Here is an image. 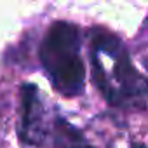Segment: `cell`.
I'll return each mask as SVG.
<instances>
[{
    "label": "cell",
    "instance_id": "6da1fadb",
    "mask_svg": "<svg viewBox=\"0 0 148 148\" xmlns=\"http://www.w3.org/2000/svg\"><path fill=\"white\" fill-rule=\"evenodd\" d=\"M92 79L105 99L120 108H146V80L131 63L125 45L112 32L91 30Z\"/></svg>",
    "mask_w": 148,
    "mask_h": 148
},
{
    "label": "cell",
    "instance_id": "7a4b0ae2",
    "mask_svg": "<svg viewBox=\"0 0 148 148\" xmlns=\"http://www.w3.org/2000/svg\"><path fill=\"white\" fill-rule=\"evenodd\" d=\"M82 35L77 25L56 21L47 30L38 58L45 75L59 94L73 98L84 92L86 66L80 56Z\"/></svg>",
    "mask_w": 148,
    "mask_h": 148
},
{
    "label": "cell",
    "instance_id": "3957f363",
    "mask_svg": "<svg viewBox=\"0 0 148 148\" xmlns=\"http://www.w3.org/2000/svg\"><path fill=\"white\" fill-rule=\"evenodd\" d=\"M19 136L38 148H94L75 125L44 105L35 84L21 87Z\"/></svg>",
    "mask_w": 148,
    "mask_h": 148
},
{
    "label": "cell",
    "instance_id": "5b68a950",
    "mask_svg": "<svg viewBox=\"0 0 148 148\" xmlns=\"http://www.w3.org/2000/svg\"><path fill=\"white\" fill-rule=\"evenodd\" d=\"M145 80H146V91H148V77H145Z\"/></svg>",
    "mask_w": 148,
    "mask_h": 148
},
{
    "label": "cell",
    "instance_id": "277c9868",
    "mask_svg": "<svg viewBox=\"0 0 148 148\" xmlns=\"http://www.w3.org/2000/svg\"><path fill=\"white\" fill-rule=\"evenodd\" d=\"M131 148H146V146H145L141 141H132V143H131Z\"/></svg>",
    "mask_w": 148,
    "mask_h": 148
}]
</instances>
